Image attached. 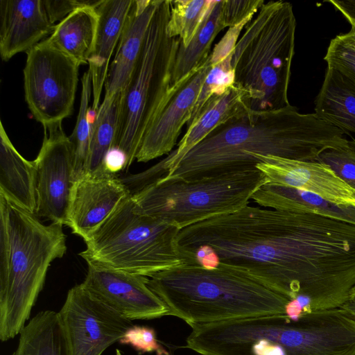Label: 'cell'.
<instances>
[{
  "label": "cell",
  "mask_w": 355,
  "mask_h": 355,
  "mask_svg": "<svg viewBox=\"0 0 355 355\" xmlns=\"http://www.w3.org/2000/svg\"><path fill=\"white\" fill-rule=\"evenodd\" d=\"M340 129L295 107L254 111L217 127L164 178L189 179L255 166L254 155L315 161L345 144Z\"/></svg>",
  "instance_id": "1"
},
{
  "label": "cell",
  "mask_w": 355,
  "mask_h": 355,
  "mask_svg": "<svg viewBox=\"0 0 355 355\" xmlns=\"http://www.w3.org/2000/svg\"><path fill=\"white\" fill-rule=\"evenodd\" d=\"M259 206L278 210L313 213L355 225V207L331 202L312 192L266 183L252 196Z\"/></svg>",
  "instance_id": "20"
},
{
  "label": "cell",
  "mask_w": 355,
  "mask_h": 355,
  "mask_svg": "<svg viewBox=\"0 0 355 355\" xmlns=\"http://www.w3.org/2000/svg\"><path fill=\"white\" fill-rule=\"evenodd\" d=\"M82 89L78 114L72 134L69 137L73 155V173L78 180L87 172L92 127L89 121V105L92 92L91 76L87 71L81 78Z\"/></svg>",
  "instance_id": "27"
},
{
  "label": "cell",
  "mask_w": 355,
  "mask_h": 355,
  "mask_svg": "<svg viewBox=\"0 0 355 355\" xmlns=\"http://www.w3.org/2000/svg\"><path fill=\"white\" fill-rule=\"evenodd\" d=\"M296 20L292 5L265 3L245 26L234 51V83L248 92L254 111L286 107L295 52Z\"/></svg>",
  "instance_id": "5"
},
{
  "label": "cell",
  "mask_w": 355,
  "mask_h": 355,
  "mask_svg": "<svg viewBox=\"0 0 355 355\" xmlns=\"http://www.w3.org/2000/svg\"><path fill=\"white\" fill-rule=\"evenodd\" d=\"M170 154L156 164L139 173L121 178L131 195L166 176L169 171Z\"/></svg>",
  "instance_id": "32"
},
{
  "label": "cell",
  "mask_w": 355,
  "mask_h": 355,
  "mask_svg": "<svg viewBox=\"0 0 355 355\" xmlns=\"http://www.w3.org/2000/svg\"><path fill=\"white\" fill-rule=\"evenodd\" d=\"M324 59L328 69L355 83V29L332 39Z\"/></svg>",
  "instance_id": "28"
},
{
  "label": "cell",
  "mask_w": 355,
  "mask_h": 355,
  "mask_svg": "<svg viewBox=\"0 0 355 355\" xmlns=\"http://www.w3.org/2000/svg\"><path fill=\"white\" fill-rule=\"evenodd\" d=\"M315 161L329 166L339 178L355 190V139L324 150Z\"/></svg>",
  "instance_id": "29"
},
{
  "label": "cell",
  "mask_w": 355,
  "mask_h": 355,
  "mask_svg": "<svg viewBox=\"0 0 355 355\" xmlns=\"http://www.w3.org/2000/svg\"><path fill=\"white\" fill-rule=\"evenodd\" d=\"M132 0H103L96 8L98 28L92 52L89 58L93 103L91 111L97 112L101 96L110 69L111 57L116 49Z\"/></svg>",
  "instance_id": "17"
},
{
  "label": "cell",
  "mask_w": 355,
  "mask_h": 355,
  "mask_svg": "<svg viewBox=\"0 0 355 355\" xmlns=\"http://www.w3.org/2000/svg\"><path fill=\"white\" fill-rule=\"evenodd\" d=\"M350 205L355 207V200H352L351 202H350Z\"/></svg>",
  "instance_id": "38"
},
{
  "label": "cell",
  "mask_w": 355,
  "mask_h": 355,
  "mask_svg": "<svg viewBox=\"0 0 355 355\" xmlns=\"http://www.w3.org/2000/svg\"><path fill=\"white\" fill-rule=\"evenodd\" d=\"M58 313L71 355H101L133 325L82 284L69 290Z\"/></svg>",
  "instance_id": "9"
},
{
  "label": "cell",
  "mask_w": 355,
  "mask_h": 355,
  "mask_svg": "<svg viewBox=\"0 0 355 355\" xmlns=\"http://www.w3.org/2000/svg\"><path fill=\"white\" fill-rule=\"evenodd\" d=\"M43 0L0 1V54L3 61L27 52L54 28Z\"/></svg>",
  "instance_id": "15"
},
{
  "label": "cell",
  "mask_w": 355,
  "mask_h": 355,
  "mask_svg": "<svg viewBox=\"0 0 355 355\" xmlns=\"http://www.w3.org/2000/svg\"><path fill=\"white\" fill-rule=\"evenodd\" d=\"M180 230L138 212L129 194L84 240L79 255L87 265L149 277L188 262L178 243Z\"/></svg>",
  "instance_id": "6"
},
{
  "label": "cell",
  "mask_w": 355,
  "mask_h": 355,
  "mask_svg": "<svg viewBox=\"0 0 355 355\" xmlns=\"http://www.w3.org/2000/svg\"><path fill=\"white\" fill-rule=\"evenodd\" d=\"M0 193L23 209L36 213V169L13 146L0 121Z\"/></svg>",
  "instance_id": "19"
},
{
  "label": "cell",
  "mask_w": 355,
  "mask_h": 355,
  "mask_svg": "<svg viewBox=\"0 0 355 355\" xmlns=\"http://www.w3.org/2000/svg\"><path fill=\"white\" fill-rule=\"evenodd\" d=\"M209 58L192 71L144 136L136 156L147 162L169 154L183 126L188 123L211 66Z\"/></svg>",
  "instance_id": "14"
},
{
  "label": "cell",
  "mask_w": 355,
  "mask_h": 355,
  "mask_svg": "<svg viewBox=\"0 0 355 355\" xmlns=\"http://www.w3.org/2000/svg\"><path fill=\"white\" fill-rule=\"evenodd\" d=\"M121 92L112 96H105L96 113L92 129L86 173L106 172L104 162L116 137Z\"/></svg>",
  "instance_id": "25"
},
{
  "label": "cell",
  "mask_w": 355,
  "mask_h": 355,
  "mask_svg": "<svg viewBox=\"0 0 355 355\" xmlns=\"http://www.w3.org/2000/svg\"><path fill=\"white\" fill-rule=\"evenodd\" d=\"M160 0H132L105 83V96L123 91L141 51Z\"/></svg>",
  "instance_id": "16"
},
{
  "label": "cell",
  "mask_w": 355,
  "mask_h": 355,
  "mask_svg": "<svg viewBox=\"0 0 355 355\" xmlns=\"http://www.w3.org/2000/svg\"><path fill=\"white\" fill-rule=\"evenodd\" d=\"M148 277L88 265L82 285L103 302L130 320L168 315L164 302L148 287Z\"/></svg>",
  "instance_id": "11"
},
{
  "label": "cell",
  "mask_w": 355,
  "mask_h": 355,
  "mask_svg": "<svg viewBox=\"0 0 355 355\" xmlns=\"http://www.w3.org/2000/svg\"><path fill=\"white\" fill-rule=\"evenodd\" d=\"M354 28V29H355V28Z\"/></svg>",
  "instance_id": "39"
},
{
  "label": "cell",
  "mask_w": 355,
  "mask_h": 355,
  "mask_svg": "<svg viewBox=\"0 0 355 355\" xmlns=\"http://www.w3.org/2000/svg\"><path fill=\"white\" fill-rule=\"evenodd\" d=\"M37 216L67 225L71 192L76 182L73 155L62 123L44 128V139L34 160Z\"/></svg>",
  "instance_id": "10"
},
{
  "label": "cell",
  "mask_w": 355,
  "mask_h": 355,
  "mask_svg": "<svg viewBox=\"0 0 355 355\" xmlns=\"http://www.w3.org/2000/svg\"><path fill=\"white\" fill-rule=\"evenodd\" d=\"M256 168L267 183L315 193L342 206H351L355 190L339 178L327 165L317 161H300L275 155H254Z\"/></svg>",
  "instance_id": "12"
},
{
  "label": "cell",
  "mask_w": 355,
  "mask_h": 355,
  "mask_svg": "<svg viewBox=\"0 0 355 355\" xmlns=\"http://www.w3.org/2000/svg\"><path fill=\"white\" fill-rule=\"evenodd\" d=\"M98 22L96 8H78L55 24L45 40L80 66L88 64L94 45Z\"/></svg>",
  "instance_id": "21"
},
{
  "label": "cell",
  "mask_w": 355,
  "mask_h": 355,
  "mask_svg": "<svg viewBox=\"0 0 355 355\" xmlns=\"http://www.w3.org/2000/svg\"><path fill=\"white\" fill-rule=\"evenodd\" d=\"M215 3L209 0H170L171 12L166 26L168 37H178L183 46H188Z\"/></svg>",
  "instance_id": "26"
},
{
  "label": "cell",
  "mask_w": 355,
  "mask_h": 355,
  "mask_svg": "<svg viewBox=\"0 0 355 355\" xmlns=\"http://www.w3.org/2000/svg\"><path fill=\"white\" fill-rule=\"evenodd\" d=\"M25 101L44 128L60 123L73 110L80 65L45 40L26 52Z\"/></svg>",
  "instance_id": "8"
},
{
  "label": "cell",
  "mask_w": 355,
  "mask_h": 355,
  "mask_svg": "<svg viewBox=\"0 0 355 355\" xmlns=\"http://www.w3.org/2000/svg\"><path fill=\"white\" fill-rule=\"evenodd\" d=\"M63 225L43 224L35 214L0 193V340L19 334L42 290L52 261L67 252Z\"/></svg>",
  "instance_id": "3"
},
{
  "label": "cell",
  "mask_w": 355,
  "mask_h": 355,
  "mask_svg": "<svg viewBox=\"0 0 355 355\" xmlns=\"http://www.w3.org/2000/svg\"><path fill=\"white\" fill-rule=\"evenodd\" d=\"M105 171L116 175L117 173L126 170V157L118 148H112L106 155L104 162Z\"/></svg>",
  "instance_id": "34"
},
{
  "label": "cell",
  "mask_w": 355,
  "mask_h": 355,
  "mask_svg": "<svg viewBox=\"0 0 355 355\" xmlns=\"http://www.w3.org/2000/svg\"><path fill=\"white\" fill-rule=\"evenodd\" d=\"M327 1L343 15L352 28H355V0H329Z\"/></svg>",
  "instance_id": "35"
},
{
  "label": "cell",
  "mask_w": 355,
  "mask_h": 355,
  "mask_svg": "<svg viewBox=\"0 0 355 355\" xmlns=\"http://www.w3.org/2000/svg\"><path fill=\"white\" fill-rule=\"evenodd\" d=\"M266 183L253 166L189 179L163 177L132 198L140 214L182 230L243 208Z\"/></svg>",
  "instance_id": "7"
},
{
  "label": "cell",
  "mask_w": 355,
  "mask_h": 355,
  "mask_svg": "<svg viewBox=\"0 0 355 355\" xmlns=\"http://www.w3.org/2000/svg\"><path fill=\"white\" fill-rule=\"evenodd\" d=\"M11 355H71L59 313H37L19 332L17 347Z\"/></svg>",
  "instance_id": "23"
},
{
  "label": "cell",
  "mask_w": 355,
  "mask_h": 355,
  "mask_svg": "<svg viewBox=\"0 0 355 355\" xmlns=\"http://www.w3.org/2000/svg\"><path fill=\"white\" fill-rule=\"evenodd\" d=\"M116 355H122L121 351L118 349H116Z\"/></svg>",
  "instance_id": "37"
},
{
  "label": "cell",
  "mask_w": 355,
  "mask_h": 355,
  "mask_svg": "<svg viewBox=\"0 0 355 355\" xmlns=\"http://www.w3.org/2000/svg\"><path fill=\"white\" fill-rule=\"evenodd\" d=\"M129 194L115 174L86 173L74 183L67 225L85 240Z\"/></svg>",
  "instance_id": "13"
},
{
  "label": "cell",
  "mask_w": 355,
  "mask_h": 355,
  "mask_svg": "<svg viewBox=\"0 0 355 355\" xmlns=\"http://www.w3.org/2000/svg\"><path fill=\"white\" fill-rule=\"evenodd\" d=\"M345 306L355 311V288L354 289L353 295L351 300L347 303Z\"/></svg>",
  "instance_id": "36"
},
{
  "label": "cell",
  "mask_w": 355,
  "mask_h": 355,
  "mask_svg": "<svg viewBox=\"0 0 355 355\" xmlns=\"http://www.w3.org/2000/svg\"><path fill=\"white\" fill-rule=\"evenodd\" d=\"M250 110L249 94L235 83L221 95L210 99L195 122L187 128L178 148L169 153V171L217 127Z\"/></svg>",
  "instance_id": "18"
},
{
  "label": "cell",
  "mask_w": 355,
  "mask_h": 355,
  "mask_svg": "<svg viewBox=\"0 0 355 355\" xmlns=\"http://www.w3.org/2000/svg\"><path fill=\"white\" fill-rule=\"evenodd\" d=\"M314 113L345 133H355V83L327 68Z\"/></svg>",
  "instance_id": "22"
},
{
  "label": "cell",
  "mask_w": 355,
  "mask_h": 355,
  "mask_svg": "<svg viewBox=\"0 0 355 355\" xmlns=\"http://www.w3.org/2000/svg\"><path fill=\"white\" fill-rule=\"evenodd\" d=\"M119 342L121 345H130L140 354L155 352L157 355H170L158 343L155 330L147 326L133 324Z\"/></svg>",
  "instance_id": "31"
},
{
  "label": "cell",
  "mask_w": 355,
  "mask_h": 355,
  "mask_svg": "<svg viewBox=\"0 0 355 355\" xmlns=\"http://www.w3.org/2000/svg\"><path fill=\"white\" fill-rule=\"evenodd\" d=\"M221 8L222 0L216 1L189 45L184 46L180 43L173 71V85L181 81L209 58L214 40L225 28Z\"/></svg>",
  "instance_id": "24"
},
{
  "label": "cell",
  "mask_w": 355,
  "mask_h": 355,
  "mask_svg": "<svg viewBox=\"0 0 355 355\" xmlns=\"http://www.w3.org/2000/svg\"><path fill=\"white\" fill-rule=\"evenodd\" d=\"M148 287L168 315L189 326L284 314L290 300L250 275L225 264L185 263L148 277Z\"/></svg>",
  "instance_id": "2"
},
{
  "label": "cell",
  "mask_w": 355,
  "mask_h": 355,
  "mask_svg": "<svg viewBox=\"0 0 355 355\" xmlns=\"http://www.w3.org/2000/svg\"><path fill=\"white\" fill-rule=\"evenodd\" d=\"M170 12V0H160L134 69L121 92L112 148L125 154L126 170L136 159L146 132L190 74L172 84L180 40L167 35Z\"/></svg>",
  "instance_id": "4"
},
{
  "label": "cell",
  "mask_w": 355,
  "mask_h": 355,
  "mask_svg": "<svg viewBox=\"0 0 355 355\" xmlns=\"http://www.w3.org/2000/svg\"><path fill=\"white\" fill-rule=\"evenodd\" d=\"M265 3L264 0H222L221 19L225 28L251 21Z\"/></svg>",
  "instance_id": "30"
},
{
  "label": "cell",
  "mask_w": 355,
  "mask_h": 355,
  "mask_svg": "<svg viewBox=\"0 0 355 355\" xmlns=\"http://www.w3.org/2000/svg\"><path fill=\"white\" fill-rule=\"evenodd\" d=\"M103 0H43L50 21H60L75 10L83 7L96 8ZM55 25V24H54Z\"/></svg>",
  "instance_id": "33"
}]
</instances>
